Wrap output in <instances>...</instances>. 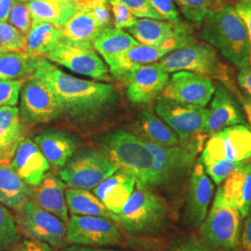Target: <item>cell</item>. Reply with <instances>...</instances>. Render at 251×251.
Segmentation results:
<instances>
[{"label": "cell", "mask_w": 251, "mask_h": 251, "mask_svg": "<svg viewBox=\"0 0 251 251\" xmlns=\"http://www.w3.org/2000/svg\"><path fill=\"white\" fill-rule=\"evenodd\" d=\"M35 143L54 170H62L76 150V141L60 130H46L36 136Z\"/></svg>", "instance_id": "cell-24"}, {"label": "cell", "mask_w": 251, "mask_h": 251, "mask_svg": "<svg viewBox=\"0 0 251 251\" xmlns=\"http://www.w3.org/2000/svg\"><path fill=\"white\" fill-rule=\"evenodd\" d=\"M248 161V160H246ZM246 161H230V160H209L201 162L204 166L206 174L216 184H221L233 172L241 168Z\"/></svg>", "instance_id": "cell-37"}, {"label": "cell", "mask_w": 251, "mask_h": 251, "mask_svg": "<svg viewBox=\"0 0 251 251\" xmlns=\"http://www.w3.org/2000/svg\"><path fill=\"white\" fill-rule=\"evenodd\" d=\"M65 186L63 179L54 173H47L41 182L33 189L32 198L43 209L57 216L63 223L69 222L68 207L65 200Z\"/></svg>", "instance_id": "cell-22"}, {"label": "cell", "mask_w": 251, "mask_h": 251, "mask_svg": "<svg viewBox=\"0 0 251 251\" xmlns=\"http://www.w3.org/2000/svg\"><path fill=\"white\" fill-rule=\"evenodd\" d=\"M94 49L110 66L126 50L139 45L134 37L119 28H107L93 42Z\"/></svg>", "instance_id": "cell-32"}, {"label": "cell", "mask_w": 251, "mask_h": 251, "mask_svg": "<svg viewBox=\"0 0 251 251\" xmlns=\"http://www.w3.org/2000/svg\"><path fill=\"white\" fill-rule=\"evenodd\" d=\"M234 8L247 27V31H248L250 42H251V0H239Z\"/></svg>", "instance_id": "cell-46"}, {"label": "cell", "mask_w": 251, "mask_h": 251, "mask_svg": "<svg viewBox=\"0 0 251 251\" xmlns=\"http://www.w3.org/2000/svg\"><path fill=\"white\" fill-rule=\"evenodd\" d=\"M115 222L92 216L72 215L67 223V242L88 247L115 246L121 242Z\"/></svg>", "instance_id": "cell-13"}, {"label": "cell", "mask_w": 251, "mask_h": 251, "mask_svg": "<svg viewBox=\"0 0 251 251\" xmlns=\"http://www.w3.org/2000/svg\"><path fill=\"white\" fill-rule=\"evenodd\" d=\"M242 215L225 196L220 186L212 206L200 225V239L207 245L225 251H239Z\"/></svg>", "instance_id": "cell-5"}, {"label": "cell", "mask_w": 251, "mask_h": 251, "mask_svg": "<svg viewBox=\"0 0 251 251\" xmlns=\"http://www.w3.org/2000/svg\"><path fill=\"white\" fill-rule=\"evenodd\" d=\"M201 36L226 60L243 68L251 64V42L242 19L233 6L210 9L203 20Z\"/></svg>", "instance_id": "cell-2"}, {"label": "cell", "mask_w": 251, "mask_h": 251, "mask_svg": "<svg viewBox=\"0 0 251 251\" xmlns=\"http://www.w3.org/2000/svg\"><path fill=\"white\" fill-rule=\"evenodd\" d=\"M125 4L135 17L162 20L158 13L153 9L149 0H118Z\"/></svg>", "instance_id": "cell-43"}, {"label": "cell", "mask_w": 251, "mask_h": 251, "mask_svg": "<svg viewBox=\"0 0 251 251\" xmlns=\"http://www.w3.org/2000/svg\"><path fill=\"white\" fill-rule=\"evenodd\" d=\"M244 251H251V207L246 216V222L243 228L241 242Z\"/></svg>", "instance_id": "cell-48"}, {"label": "cell", "mask_w": 251, "mask_h": 251, "mask_svg": "<svg viewBox=\"0 0 251 251\" xmlns=\"http://www.w3.org/2000/svg\"><path fill=\"white\" fill-rule=\"evenodd\" d=\"M32 77L42 81L52 91L63 112L74 116L95 114L117 98L113 85L75 77L44 57H37Z\"/></svg>", "instance_id": "cell-1"}, {"label": "cell", "mask_w": 251, "mask_h": 251, "mask_svg": "<svg viewBox=\"0 0 251 251\" xmlns=\"http://www.w3.org/2000/svg\"><path fill=\"white\" fill-rule=\"evenodd\" d=\"M117 171V166L102 152L87 150L73 155L59 175L70 188L93 190Z\"/></svg>", "instance_id": "cell-8"}, {"label": "cell", "mask_w": 251, "mask_h": 251, "mask_svg": "<svg viewBox=\"0 0 251 251\" xmlns=\"http://www.w3.org/2000/svg\"><path fill=\"white\" fill-rule=\"evenodd\" d=\"M32 22H46L55 26H65L81 9L78 0H28Z\"/></svg>", "instance_id": "cell-25"}, {"label": "cell", "mask_w": 251, "mask_h": 251, "mask_svg": "<svg viewBox=\"0 0 251 251\" xmlns=\"http://www.w3.org/2000/svg\"><path fill=\"white\" fill-rule=\"evenodd\" d=\"M159 63L167 73H196L218 79L236 96L239 94L233 84L230 67L222 63L211 46L205 43H192L166 55Z\"/></svg>", "instance_id": "cell-6"}, {"label": "cell", "mask_w": 251, "mask_h": 251, "mask_svg": "<svg viewBox=\"0 0 251 251\" xmlns=\"http://www.w3.org/2000/svg\"><path fill=\"white\" fill-rule=\"evenodd\" d=\"M82 8L90 9L96 21L104 30L110 28L112 17L107 0H78Z\"/></svg>", "instance_id": "cell-40"}, {"label": "cell", "mask_w": 251, "mask_h": 251, "mask_svg": "<svg viewBox=\"0 0 251 251\" xmlns=\"http://www.w3.org/2000/svg\"><path fill=\"white\" fill-rule=\"evenodd\" d=\"M246 161L251 159V130L246 125L227 126L206 142L199 160Z\"/></svg>", "instance_id": "cell-12"}, {"label": "cell", "mask_w": 251, "mask_h": 251, "mask_svg": "<svg viewBox=\"0 0 251 251\" xmlns=\"http://www.w3.org/2000/svg\"><path fill=\"white\" fill-rule=\"evenodd\" d=\"M25 79L0 81V107L16 106Z\"/></svg>", "instance_id": "cell-41"}, {"label": "cell", "mask_w": 251, "mask_h": 251, "mask_svg": "<svg viewBox=\"0 0 251 251\" xmlns=\"http://www.w3.org/2000/svg\"><path fill=\"white\" fill-rule=\"evenodd\" d=\"M127 32L142 45L174 44L180 49L196 42L188 25L181 22L171 23L154 19H140L132 26L127 28Z\"/></svg>", "instance_id": "cell-15"}, {"label": "cell", "mask_w": 251, "mask_h": 251, "mask_svg": "<svg viewBox=\"0 0 251 251\" xmlns=\"http://www.w3.org/2000/svg\"><path fill=\"white\" fill-rule=\"evenodd\" d=\"M118 214V224L127 233L156 234L161 233L169 222L166 201L148 186H138Z\"/></svg>", "instance_id": "cell-4"}, {"label": "cell", "mask_w": 251, "mask_h": 251, "mask_svg": "<svg viewBox=\"0 0 251 251\" xmlns=\"http://www.w3.org/2000/svg\"><path fill=\"white\" fill-rule=\"evenodd\" d=\"M45 57L52 63H59L83 75L103 80L109 78L106 64L92 49L91 44L75 43L63 39Z\"/></svg>", "instance_id": "cell-11"}, {"label": "cell", "mask_w": 251, "mask_h": 251, "mask_svg": "<svg viewBox=\"0 0 251 251\" xmlns=\"http://www.w3.org/2000/svg\"><path fill=\"white\" fill-rule=\"evenodd\" d=\"M136 125L142 134L140 137L154 144L163 146H175L179 144V137L175 131L151 112L142 113L138 117Z\"/></svg>", "instance_id": "cell-33"}, {"label": "cell", "mask_w": 251, "mask_h": 251, "mask_svg": "<svg viewBox=\"0 0 251 251\" xmlns=\"http://www.w3.org/2000/svg\"><path fill=\"white\" fill-rule=\"evenodd\" d=\"M237 81L239 86L251 97V67L240 68L237 74Z\"/></svg>", "instance_id": "cell-49"}, {"label": "cell", "mask_w": 251, "mask_h": 251, "mask_svg": "<svg viewBox=\"0 0 251 251\" xmlns=\"http://www.w3.org/2000/svg\"><path fill=\"white\" fill-rule=\"evenodd\" d=\"M179 48L174 44H166L162 46H135L122 54L117 61L112 63L110 72L112 75L120 79L126 73L133 68L156 63L160 61L166 55L178 50Z\"/></svg>", "instance_id": "cell-23"}, {"label": "cell", "mask_w": 251, "mask_h": 251, "mask_svg": "<svg viewBox=\"0 0 251 251\" xmlns=\"http://www.w3.org/2000/svg\"><path fill=\"white\" fill-rule=\"evenodd\" d=\"M65 200L68 210L72 215L100 217L118 224V215L110 211L99 198L89 190L67 189L65 191Z\"/></svg>", "instance_id": "cell-29"}, {"label": "cell", "mask_w": 251, "mask_h": 251, "mask_svg": "<svg viewBox=\"0 0 251 251\" xmlns=\"http://www.w3.org/2000/svg\"><path fill=\"white\" fill-rule=\"evenodd\" d=\"M120 80L125 84L128 100L133 103L142 104L157 98L167 86L170 76L160 63H154L133 68Z\"/></svg>", "instance_id": "cell-16"}, {"label": "cell", "mask_w": 251, "mask_h": 251, "mask_svg": "<svg viewBox=\"0 0 251 251\" xmlns=\"http://www.w3.org/2000/svg\"><path fill=\"white\" fill-rule=\"evenodd\" d=\"M149 2L162 20L171 23L180 22L179 11L175 6L174 0H149Z\"/></svg>", "instance_id": "cell-44"}, {"label": "cell", "mask_w": 251, "mask_h": 251, "mask_svg": "<svg viewBox=\"0 0 251 251\" xmlns=\"http://www.w3.org/2000/svg\"><path fill=\"white\" fill-rule=\"evenodd\" d=\"M8 21L10 25L14 27L22 35L26 36L32 25V17L26 3H14Z\"/></svg>", "instance_id": "cell-39"}, {"label": "cell", "mask_w": 251, "mask_h": 251, "mask_svg": "<svg viewBox=\"0 0 251 251\" xmlns=\"http://www.w3.org/2000/svg\"><path fill=\"white\" fill-rule=\"evenodd\" d=\"M20 95V112L28 124L47 123L63 113L52 91L32 76L25 81Z\"/></svg>", "instance_id": "cell-14"}, {"label": "cell", "mask_w": 251, "mask_h": 251, "mask_svg": "<svg viewBox=\"0 0 251 251\" xmlns=\"http://www.w3.org/2000/svg\"><path fill=\"white\" fill-rule=\"evenodd\" d=\"M215 92L211 78L188 71L173 74L162 91V98L206 107Z\"/></svg>", "instance_id": "cell-17"}, {"label": "cell", "mask_w": 251, "mask_h": 251, "mask_svg": "<svg viewBox=\"0 0 251 251\" xmlns=\"http://www.w3.org/2000/svg\"><path fill=\"white\" fill-rule=\"evenodd\" d=\"M171 251H225L224 250L216 249L201 239H198L195 236H190L185 239L179 240L172 246Z\"/></svg>", "instance_id": "cell-45"}, {"label": "cell", "mask_w": 251, "mask_h": 251, "mask_svg": "<svg viewBox=\"0 0 251 251\" xmlns=\"http://www.w3.org/2000/svg\"><path fill=\"white\" fill-rule=\"evenodd\" d=\"M237 98L240 100L241 102H242L243 107H244V110L246 112V115H247L248 120L250 122V125H251V98L242 97L241 95H239Z\"/></svg>", "instance_id": "cell-52"}, {"label": "cell", "mask_w": 251, "mask_h": 251, "mask_svg": "<svg viewBox=\"0 0 251 251\" xmlns=\"http://www.w3.org/2000/svg\"><path fill=\"white\" fill-rule=\"evenodd\" d=\"M36 56L25 51H11L0 55V81L31 77L36 68Z\"/></svg>", "instance_id": "cell-34"}, {"label": "cell", "mask_w": 251, "mask_h": 251, "mask_svg": "<svg viewBox=\"0 0 251 251\" xmlns=\"http://www.w3.org/2000/svg\"><path fill=\"white\" fill-rule=\"evenodd\" d=\"M25 36L7 23L0 22V55L11 51H25Z\"/></svg>", "instance_id": "cell-36"}, {"label": "cell", "mask_w": 251, "mask_h": 251, "mask_svg": "<svg viewBox=\"0 0 251 251\" xmlns=\"http://www.w3.org/2000/svg\"><path fill=\"white\" fill-rule=\"evenodd\" d=\"M213 196L214 184L206 175L203 164L198 160L191 173L185 195V224L193 227L200 226L206 218Z\"/></svg>", "instance_id": "cell-18"}, {"label": "cell", "mask_w": 251, "mask_h": 251, "mask_svg": "<svg viewBox=\"0 0 251 251\" xmlns=\"http://www.w3.org/2000/svg\"><path fill=\"white\" fill-rule=\"evenodd\" d=\"M107 2L111 6L116 28L127 29L134 25L137 19L125 4L118 0H107Z\"/></svg>", "instance_id": "cell-42"}, {"label": "cell", "mask_w": 251, "mask_h": 251, "mask_svg": "<svg viewBox=\"0 0 251 251\" xmlns=\"http://www.w3.org/2000/svg\"><path fill=\"white\" fill-rule=\"evenodd\" d=\"M14 3H25L28 0H13Z\"/></svg>", "instance_id": "cell-53"}, {"label": "cell", "mask_w": 251, "mask_h": 251, "mask_svg": "<svg viewBox=\"0 0 251 251\" xmlns=\"http://www.w3.org/2000/svg\"><path fill=\"white\" fill-rule=\"evenodd\" d=\"M33 188L19 177L8 164L0 163V203L20 212L32 198Z\"/></svg>", "instance_id": "cell-27"}, {"label": "cell", "mask_w": 251, "mask_h": 251, "mask_svg": "<svg viewBox=\"0 0 251 251\" xmlns=\"http://www.w3.org/2000/svg\"><path fill=\"white\" fill-rule=\"evenodd\" d=\"M12 251H53L48 244L33 239H25L15 245Z\"/></svg>", "instance_id": "cell-47"}, {"label": "cell", "mask_w": 251, "mask_h": 251, "mask_svg": "<svg viewBox=\"0 0 251 251\" xmlns=\"http://www.w3.org/2000/svg\"><path fill=\"white\" fill-rule=\"evenodd\" d=\"M222 188L226 198L246 218L251 207V159L225 179Z\"/></svg>", "instance_id": "cell-28"}, {"label": "cell", "mask_w": 251, "mask_h": 251, "mask_svg": "<svg viewBox=\"0 0 251 251\" xmlns=\"http://www.w3.org/2000/svg\"><path fill=\"white\" fill-rule=\"evenodd\" d=\"M13 4V0H0V22L7 23Z\"/></svg>", "instance_id": "cell-50"}, {"label": "cell", "mask_w": 251, "mask_h": 251, "mask_svg": "<svg viewBox=\"0 0 251 251\" xmlns=\"http://www.w3.org/2000/svg\"><path fill=\"white\" fill-rule=\"evenodd\" d=\"M137 178L133 173L118 170L93 189V194L115 214H119L134 192Z\"/></svg>", "instance_id": "cell-21"}, {"label": "cell", "mask_w": 251, "mask_h": 251, "mask_svg": "<svg viewBox=\"0 0 251 251\" xmlns=\"http://www.w3.org/2000/svg\"><path fill=\"white\" fill-rule=\"evenodd\" d=\"M141 139L153 158V186L169 185L185 176L192 170L204 144V140H198L189 144L163 146L143 137Z\"/></svg>", "instance_id": "cell-7"}, {"label": "cell", "mask_w": 251, "mask_h": 251, "mask_svg": "<svg viewBox=\"0 0 251 251\" xmlns=\"http://www.w3.org/2000/svg\"><path fill=\"white\" fill-rule=\"evenodd\" d=\"M156 114L178 135L179 144L205 140L204 133L207 109L198 105L179 103L165 98H158Z\"/></svg>", "instance_id": "cell-9"}, {"label": "cell", "mask_w": 251, "mask_h": 251, "mask_svg": "<svg viewBox=\"0 0 251 251\" xmlns=\"http://www.w3.org/2000/svg\"><path fill=\"white\" fill-rule=\"evenodd\" d=\"M209 109H207L204 133L213 135L227 126L244 124L246 120L236 100L225 86L218 85Z\"/></svg>", "instance_id": "cell-20"}, {"label": "cell", "mask_w": 251, "mask_h": 251, "mask_svg": "<svg viewBox=\"0 0 251 251\" xmlns=\"http://www.w3.org/2000/svg\"><path fill=\"white\" fill-rule=\"evenodd\" d=\"M25 139V127L16 106L0 107V163L11 160L19 144Z\"/></svg>", "instance_id": "cell-26"}, {"label": "cell", "mask_w": 251, "mask_h": 251, "mask_svg": "<svg viewBox=\"0 0 251 251\" xmlns=\"http://www.w3.org/2000/svg\"><path fill=\"white\" fill-rule=\"evenodd\" d=\"M100 149L118 170L133 173L136 185L153 186V158L140 136L116 130L100 139Z\"/></svg>", "instance_id": "cell-3"}, {"label": "cell", "mask_w": 251, "mask_h": 251, "mask_svg": "<svg viewBox=\"0 0 251 251\" xmlns=\"http://www.w3.org/2000/svg\"><path fill=\"white\" fill-rule=\"evenodd\" d=\"M63 40V29L46 22H32L25 36V51L32 56L45 57Z\"/></svg>", "instance_id": "cell-30"}, {"label": "cell", "mask_w": 251, "mask_h": 251, "mask_svg": "<svg viewBox=\"0 0 251 251\" xmlns=\"http://www.w3.org/2000/svg\"><path fill=\"white\" fill-rule=\"evenodd\" d=\"M186 18L201 23L210 9H215L218 0H175Z\"/></svg>", "instance_id": "cell-38"}, {"label": "cell", "mask_w": 251, "mask_h": 251, "mask_svg": "<svg viewBox=\"0 0 251 251\" xmlns=\"http://www.w3.org/2000/svg\"><path fill=\"white\" fill-rule=\"evenodd\" d=\"M18 223L22 231L33 240L46 243L54 249H63L68 243L66 224L31 199L19 212Z\"/></svg>", "instance_id": "cell-10"}, {"label": "cell", "mask_w": 251, "mask_h": 251, "mask_svg": "<svg viewBox=\"0 0 251 251\" xmlns=\"http://www.w3.org/2000/svg\"><path fill=\"white\" fill-rule=\"evenodd\" d=\"M9 166L21 179L32 187L37 186L50 169L43 152L30 139H24L19 144Z\"/></svg>", "instance_id": "cell-19"}, {"label": "cell", "mask_w": 251, "mask_h": 251, "mask_svg": "<svg viewBox=\"0 0 251 251\" xmlns=\"http://www.w3.org/2000/svg\"><path fill=\"white\" fill-rule=\"evenodd\" d=\"M103 31L90 9L81 7L63 27V39L92 45Z\"/></svg>", "instance_id": "cell-31"}, {"label": "cell", "mask_w": 251, "mask_h": 251, "mask_svg": "<svg viewBox=\"0 0 251 251\" xmlns=\"http://www.w3.org/2000/svg\"><path fill=\"white\" fill-rule=\"evenodd\" d=\"M63 251H121L117 250H110V249H101V248H95V247H88V246H79V245H73L70 247H64Z\"/></svg>", "instance_id": "cell-51"}, {"label": "cell", "mask_w": 251, "mask_h": 251, "mask_svg": "<svg viewBox=\"0 0 251 251\" xmlns=\"http://www.w3.org/2000/svg\"><path fill=\"white\" fill-rule=\"evenodd\" d=\"M20 240L18 225L7 206L0 203V250L17 245Z\"/></svg>", "instance_id": "cell-35"}]
</instances>
